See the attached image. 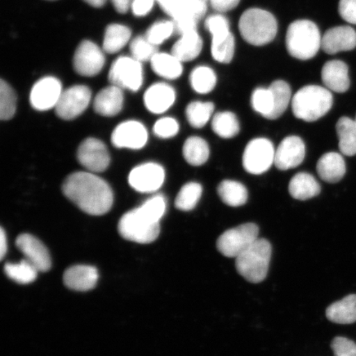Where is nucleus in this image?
I'll list each match as a JSON object with an SVG mask.
<instances>
[{
	"label": "nucleus",
	"instance_id": "obj_43",
	"mask_svg": "<svg viewBox=\"0 0 356 356\" xmlns=\"http://www.w3.org/2000/svg\"><path fill=\"white\" fill-rule=\"evenodd\" d=\"M175 33V24L172 21H161L151 26L145 37L154 46L158 47Z\"/></svg>",
	"mask_w": 356,
	"mask_h": 356
},
{
	"label": "nucleus",
	"instance_id": "obj_8",
	"mask_svg": "<svg viewBox=\"0 0 356 356\" xmlns=\"http://www.w3.org/2000/svg\"><path fill=\"white\" fill-rule=\"evenodd\" d=\"M275 150L273 142L266 138L252 140L245 148L243 165L248 172L261 175L275 163Z\"/></svg>",
	"mask_w": 356,
	"mask_h": 356
},
{
	"label": "nucleus",
	"instance_id": "obj_6",
	"mask_svg": "<svg viewBox=\"0 0 356 356\" xmlns=\"http://www.w3.org/2000/svg\"><path fill=\"white\" fill-rule=\"evenodd\" d=\"M159 222L140 207L124 213L119 221L118 230L122 237L129 241L147 244L158 238Z\"/></svg>",
	"mask_w": 356,
	"mask_h": 356
},
{
	"label": "nucleus",
	"instance_id": "obj_44",
	"mask_svg": "<svg viewBox=\"0 0 356 356\" xmlns=\"http://www.w3.org/2000/svg\"><path fill=\"white\" fill-rule=\"evenodd\" d=\"M178 131H179V124L175 118H163L154 124L155 136L163 139L175 137Z\"/></svg>",
	"mask_w": 356,
	"mask_h": 356
},
{
	"label": "nucleus",
	"instance_id": "obj_4",
	"mask_svg": "<svg viewBox=\"0 0 356 356\" xmlns=\"http://www.w3.org/2000/svg\"><path fill=\"white\" fill-rule=\"evenodd\" d=\"M239 31L249 44L264 46L273 41L277 35V22L270 13L260 8H250L240 17Z\"/></svg>",
	"mask_w": 356,
	"mask_h": 356
},
{
	"label": "nucleus",
	"instance_id": "obj_39",
	"mask_svg": "<svg viewBox=\"0 0 356 356\" xmlns=\"http://www.w3.org/2000/svg\"><path fill=\"white\" fill-rule=\"evenodd\" d=\"M190 82L195 92L200 95H207L215 88L217 78L212 69L207 66H200L191 72Z\"/></svg>",
	"mask_w": 356,
	"mask_h": 356
},
{
	"label": "nucleus",
	"instance_id": "obj_23",
	"mask_svg": "<svg viewBox=\"0 0 356 356\" xmlns=\"http://www.w3.org/2000/svg\"><path fill=\"white\" fill-rule=\"evenodd\" d=\"M123 104L122 89L111 86L97 93L93 106L97 114L110 118L121 113Z\"/></svg>",
	"mask_w": 356,
	"mask_h": 356
},
{
	"label": "nucleus",
	"instance_id": "obj_46",
	"mask_svg": "<svg viewBox=\"0 0 356 356\" xmlns=\"http://www.w3.org/2000/svg\"><path fill=\"white\" fill-rule=\"evenodd\" d=\"M338 10L342 19L356 25V0H340Z\"/></svg>",
	"mask_w": 356,
	"mask_h": 356
},
{
	"label": "nucleus",
	"instance_id": "obj_28",
	"mask_svg": "<svg viewBox=\"0 0 356 356\" xmlns=\"http://www.w3.org/2000/svg\"><path fill=\"white\" fill-rule=\"evenodd\" d=\"M217 191L222 202L227 206L238 207L248 202V190L241 182L233 180L222 181L218 186Z\"/></svg>",
	"mask_w": 356,
	"mask_h": 356
},
{
	"label": "nucleus",
	"instance_id": "obj_7",
	"mask_svg": "<svg viewBox=\"0 0 356 356\" xmlns=\"http://www.w3.org/2000/svg\"><path fill=\"white\" fill-rule=\"evenodd\" d=\"M259 229L248 222L225 231L217 240V249L227 257L237 258L258 239Z\"/></svg>",
	"mask_w": 356,
	"mask_h": 356
},
{
	"label": "nucleus",
	"instance_id": "obj_33",
	"mask_svg": "<svg viewBox=\"0 0 356 356\" xmlns=\"http://www.w3.org/2000/svg\"><path fill=\"white\" fill-rule=\"evenodd\" d=\"M211 127L213 131L222 139H232L240 131L238 120L231 111H220L213 115Z\"/></svg>",
	"mask_w": 356,
	"mask_h": 356
},
{
	"label": "nucleus",
	"instance_id": "obj_32",
	"mask_svg": "<svg viewBox=\"0 0 356 356\" xmlns=\"http://www.w3.org/2000/svg\"><path fill=\"white\" fill-rule=\"evenodd\" d=\"M131 30L121 24H111L106 29L104 39V51L114 54L122 50L130 41Z\"/></svg>",
	"mask_w": 356,
	"mask_h": 356
},
{
	"label": "nucleus",
	"instance_id": "obj_37",
	"mask_svg": "<svg viewBox=\"0 0 356 356\" xmlns=\"http://www.w3.org/2000/svg\"><path fill=\"white\" fill-rule=\"evenodd\" d=\"M202 186L197 182H188L181 188L175 200V207L181 211H190L197 207L202 195Z\"/></svg>",
	"mask_w": 356,
	"mask_h": 356
},
{
	"label": "nucleus",
	"instance_id": "obj_36",
	"mask_svg": "<svg viewBox=\"0 0 356 356\" xmlns=\"http://www.w3.org/2000/svg\"><path fill=\"white\" fill-rule=\"evenodd\" d=\"M215 105L212 102H193L186 109V115L191 127L202 128L210 121Z\"/></svg>",
	"mask_w": 356,
	"mask_h": 356
},
{
	"label": "nucleus",
	"instance_id": "obj_24",
	"mask_svg": "<svg viewBox=\"0 0 356 356\" xmlns=\"http://www.w3.org/2000/svg\"><path fill=\"white\" fill-rule=\"evenodd\" d=\"M346 163L341 154L336 152L325 154L319 159L317 172L321 179L328 184H337L346 175Z\"/></svg>",
	"mask_w": 356,
	"mask_h": 356
},
{
	"label": "nucleus",
	"instance_id": "obj_34",
	"mask_svg": "<svg viewBox=\"0 0 356 356\" xmlns=\"http://www.w3.org/2000/svg\"><path fill=\"white\" fill-rule=\"evenodd\" d=\"M204 25L212 35L211 47L222 46L233 40L234 41V35L229 31V22L224 16L216 15L209 17Z\"/></svg>",
	"mask_w": 356,
	"mask_h": 356
},
{
	"label": "nucleus",
	"instance_id": "obj_17",
	"mask_svg": "<svg viewBox=\"0 0 356 356\" xmlns=\"http://www.w3.org/2000/svg\"><path fill=\"white\" fill-rule=\"evenodd\" d=\"M16 245L24 253L26 260L33 264L38 271L46 273L51 269V259L48 249L34 236L22 234L17 237Z\"/></svg>",
	"mask_w": 356,
	"mask_h": 356
},
{
	"label": "nucleus",
	"instance_id": "obj_30",
	"mask_svg": "<svg viewBox=\"0 0 356 356\" xmlns=\"http://www.w3.org/2000/svg\"><path fill=\"white\" fill-rule=\"evenodd\" d=\"M150 61L154 72L164 79H175L182 74L181 61L172 54L158 52Z\"/></svg>",
	"mask_w": 356,
	"mask_h": 356
},
{
	"label": "nucleus",
	"instance_id": "obj_11",
	"mask_svg": "<svg viewBox=\"0 0 356 356\" xmlns=\"http://www.w3.org/2000/svg\"><path fill=\"white\" fill-rule=\"evenodd\" d=\"M128 181L131 188L139 193H154L165 181V171L158 163H146L133 168Z\"/></svg>",
	"mask_w": 356,
	"mask_h": 356
},
{
	"label": "nucleus",
	"instance_id": "obj_14",
	"mask_svg": "<svg viewBox=\"0 0 356 356\" xmlns=\"http://www.w3.org/2000/svg\"><path fill=\"white\" fill-rule=\"evenodd\" d=\"M63 92L60 80L55 77L40 79L34 84L30 93V102L38 111H47L56 108Z\"/></svg>",
	"mask_w": 356,
	"mask_h": 356
},
{
	"label": "nucleus",
	"instance_id": "obj_20",
	"mask_svg": "<svg viewBox=\"0 0 356 356\" xmlns=\"http://www.w3.org/2000/svg\"><path fill=\"white\" fill-rule=\"evenodd\" d=\"M175 89L164 83L154 84L146 91L144 97L146 108L154 114L165 113L175 104Z\"/></svg>",
	"mask_w": 356,
	"mask_h": 356
},
{
	"label": "nucleus",
	"instance_id": "obj_18",
	"mask_svg": "<svg viewBox=\"0 0 356 356\" xmlns=\"http://www.w3.org/2000/svg\"><path fill=\"white\" fill-rule=\"evenodd\" d=\"M355 47L356 32L350 26H339L329 29L322 38L323 50L329 55L353 51Z\"/></svg>",
	"mask_w": 356,
	"mask_h": 356
},
{
	"label": "nucleus",
	"instance_id": "obj_9",
	"mask_svg": "<svg viewBox=\"0 0 356 356\" xmlns=\"http://www.w3.org/2000/svg\"><path fill=\"white\" fill-rule=\"evenodd\" d=\"M109 81L111 86L136 92L143 84V68L133 57H119L111 67Z\"/></svg>",
	"mask_w": 356,
	"mask_h": 356
},
{
	"label": "nucleus",
	"instance_id": "obj_49",
	"mask_svg": "<svg viewBox=\"0 0 356 356\" xmlns=\"http://www.w3.org/2000/svg\"><path fill=\"white\" fill-rule=\"evenodd\" d=\"M213 10L218 12L232 10L240 2V0H210Z\"/></svg>",
	"mask_w": 356,
	"mask_h": 356
},
{
	"label": "nucleus",
	"instance_id": "obj_25",
	"mask_svg": "<svg viewBox=\"0 0 356 356\" xmlns=\"http://www.w3.org/2000/svg\"><path fill=\"white\" fill-rule=\"evenodd\" d=\"M203 42L197 30L181 35L172 49V54L181 62L193 60L202 52Z\"/></svg>",
	"mask_w": 356,
	"mask_h": 356
},
{
	"label": "nucleus",
	"instance_id": "obj_2",
	"mask_svg": "<svg viewBox=\"0 0 356 356\" xmlns=\"http://www.w3.org/2000/svg\"><path fill=\"white\" fill-rule=\"evenodd\" d=\"M333 97L329 89L308 86L300 89L292 99L293 115L302 121L313 122L324 117L331 110Z\"/></svg>",
	"mask_w": 356,
	"mask_h": 356
},
{
	"label": "nucleus",
	"instance_id": "obj_42",
	"mask_svg": "<svg viewBox=\"0 0 356 356\" xmlns=\"http://www.w3.org/2000/svg\"><path fill=\"white\" fill-rule=\"evenodd\" d=\"M130 50L134 59L142 62L152 60L157 54V47L151 43L145 37H138L131 43Z\"/></svg>",
	"mask_w": 356,
	"mask_h": 356
},
{
	"label": "nucleus",
	"instance_id": "obj_13",
	"mask_svg": "<svg viewBox=\"0 0 356 356\" xmlns=\"http://www.w3.org/2000/svg\"><path fill=\"white\" fill-rule=\"evenodd\" d=\"M79 162L92 172H102L109 167L111 158L104 142L88 138L79 145L77 152Z\"/></svg>",
	"mask_w": 356,
	"mask_h": 356
},
{
	"label": "nucleus",
	"instance_id": "obj_38",
	"mask_svg": "<svg viewBox=\"0 0 356 356\" xmlns=\"http://www.w3.org/2000/svg\"><path fill=\"white\" fill-rule=\"evenodd\" d=\"M4 273L8 278L19 284H30L38 277L39 271L28 260H22L19 264H6Z\"/></svg>",
	"mask_w": 356,
	"mask_h": 356
},
{
	"label": "nucleus",
	"instance_id": "obj_1",
	"mask_svg": "<svg viewBox=\"0 0 356 356\" xmlns=\"http://www.w3.org/2000/svg\"><path fill=\"white\" fill-rule=\"evenodd\" d=\"M62 191L67 198L88 215H105L113 207V193L110 186L92 172L72 173L66 177Z\"/></svg>",
	"mask_w": 356,
	"mask_h": 356
},
{
	"label": "nucleus",
	"instance_id": "obj_16",
	"mask_svg": "<svg viewBox=\"0 0 356 356\" xmlns=\"http://www.w3.org/2000/svg\"><path fill=\"white\" fill-rule=\"evenodd\" d=\"M305 158V145L301 138L292 136L280 142L275 155V165L279 170L300 166Z\"/></svg>",
	"mask_w": 356,
	"mask_h": 356
},
{
	"label": "nucleus",
	"instance_id": "obj_3",
	"mask_svg": "<svg viewBox=\"0 0 356 356\" xmlns=\"http://www.w3.org/2000/svg\"><path fill=\"white\" fill-rule=\"evenodd\" d=\"M286 47L289 55L296 59L310 60L322 47V38L314 22L298 20L289 25L286 34Z\"/></svg>",
	"mask_w": 356,
	"mask_h": 356
},
{
	"label": "nucleus",
	"instance_id": "obj_27",
	"mask_svg": "<svg viewBox=\"0 0 356 356\" xmlns=\"http://www.w3.org/2000/svg\"><path fill=\"white\" fill-rule=\"evenodd\" d=\"M326 316L329 321L338 324L356 322V295H350L328 307Z\"/></svg>",
	"mask_w": 356,
	"mask_h": 356
},
{
	"label": "nucleus",
	"instance_id": "obj_48",
	"mask_svg": "<svg viewBox=\"0 0 356 356\" xmlns=\"http://www.w3.org/2000/svg\"><path fill=\"white\" fill-rule=\"evenodd\" d=\"M154 0H133L131 10L137 17H144L152 10Z\"/></svg>",
	"mask_w": 356,
	"mask_h": 356
},
{
	"label": "nucleus",
	"instance_id": "obj_50",
	"mask_svg": "<svg viewBox=\"0 0 356 356\" xmlns=\"http://www.w3.org/2000/svg\"><path fill=\"white\" fill-rule=\"evenodd\" d=\"M113 6L120 13H126L131 8L133 0H111Z\"/></svg>",
	"mask_w": 356,
	"mask_h": 356
},
{
	"label": "nucleus",
	"instance_id": "obj_47",
	"mask_svg": "<svg viewBox=\"0 0 356 356\" xmlns=\"http://www.w3.org/2000/svg\"><path fill=\"white\" fill-rule=\"evenodd\" d=\"M172 22L175 24V32L176 33L182 35L190 32V31L197 30V21L195 19L182 17V19L172 20Z\"/></svg>",
	"mask_w": 356,
	"mask_h": 356
},
{
	"label": "nucleus",
	"instance_id": "obj_31",
	"mask_svg": "<svg viewBox=\"0 0 356 356\" xmlns=\"http://www.w3.org/2000/svg\"><path fill=\"white\" fill-rule=\"evenodd\" d=\"M341 153L346 156L356 154V122L349 118H341L337 124Z\"/></svg>",
	"mask_w": 356,
	"mask_h": 356
},
{
	"label": "nucleus",
	"instance_id": "obj_29",
	"mask_svg": "<svg viewBox=\"0 0 356 356\" xmlns=\"http://www.w3.org/2000/svg\"><path fill=\"white\" fill-rule=\"evenodd\" d=\"M182 153L190 165L202 166L210 157V148L202 138L193 136L186 140Z\"/></svg>",
	"mask_w": 356,
	"mask_h": 356
},
{
	"label": "nucleus",
	"instance_id": "obj_21",
	"mask_svg": "<svg viewBox=\"0 0 356 356\" xmlns=\"http://www.w3.org/2000/svg\"><path fill=\"white\" fill-rule=\"evenodd\" d=\"M64 283L73 291H88L95 288L99 273L95 266L78 265L70 267L64 274Z\"/></svg>",
	"mask_w": 356,
	"mask_h": 356
},
{
	"label": "nucleus",
	"instance_id": "obj_15",
	"mask_svg": "<svg viewBox=\"0 0 356 356\" xmlns=\"http://www.w3.org/2000/svg\"><path fill=\"white\" fill-rule=\"evenodd\" d=\"M148 141V132L144 124L127 121L118 124L111 135V143L117 148L140 149Z\"/></svg>",
	"mask_w": 356,
	"mask_h": 356
},
{
	"label": "nucleus",
	"instance_id": "obj_41",
	"mask_svg": "<svg viewBox=\"0 0 356 356\" xmlns=\"http://www.w3.org/2000/svg\"><path fill=\"white\" fill-rule=\"evenodd\" d=\"M252 106L257 113L270 120L274 106L273 93L270 88H257L252 95Z\"/></svg>",
	"mask_w": 356,
	"mask_h": 356
},
{
	"label": "nucleus",
	"instance_id": "obj_19",
	"mask_svg": "<svg viewBox=\"0 0 356 356\" xmlns=\"http://www.w3.org/2000/svg\"><path fill=\"white\" fill-rule=\"evenodd\" d=\"M173 20L189 17L197 21L207 10L206 0H156Z\"/></svg>",
	"mask_w": 356,
	"mask_h": 356
},
{
	"label": "nucleus",
	"instance_id": "obj_10",
	"mask_svg": "<svg viewBox=\"0 0 356 356\" xmlns=\"http://www.w3.org/2000/svg\"><path fill=\"white\" fill-rule=\"evenodd\" d=\"M92 99L90 89L84 86L70 87L62 92L55 108L58 117L70 121L88 108Z\"/></svg>",
	"mask_w": 356,
	"mask_h": 356
},
{
	"label": "nucleus",
	"instance_id": "obj_12",
	"mask_svg": "<svg viewBox=\"0 0 356 356\" xmlns=\"http://www.w3.org/2000/svg\"><path fill=\"white\" fill-rule=\"evenodd\" d=\"M105 65V56L95 43L83 41L79 44L74 56V68L82 76L99 74Z\"/></svg>",
	"mask_w": 356,
	"mask_h": 356
},
{
	"label": "nucleus",
	"instance_id": "obj_5",
	"mask_svg": "<svg viewBox=\"0 0 356 356\" xmlns=\"http://www.w3.org/2000/svg\"><path fill=\"white\" fill-rule=\"evenodd\" d=\"M270 257V243L266 239L258 238L236 258V269L248 282L260 283L268 273Z\"/></svg>",
	"mask_w": 356,
	"mask_h": 356
},
{
	"label": "nucleus",
	"instance_id": "obj_45",
	"mask_svg": "<svg viewBox=\"0 0 356 356\" xmlns=\"http://www.w3.org/2000/svg\"><path fill=\"white\" fill-rule=\"evenodd\" d=\"M331 347L335 356H356V344L348 338H334Z\"/></svg>",
	"mask_w": 356,
	"mask_h": 356
},
{
	"label": "nucleus",
	"instance_id": "obj_51",
	"mask_svg": "<svg viewBox=\"0 0 356 356\" xmlns=\"http://www.w3.org/2000/svg\"><path fill=\"white\" fill-rule=\"evenodd\" d=\"M7 249V236L6 232H4V229L1 228V230H0V257H1V259H3V257H6Z\"/></svg>",
	"mask_w": 356,
	"mask_h": 356
},
{
	"label": "nucleus",
	"instance_id": "obj_53",
	"mask_svg": "<svg viewBox=\"0 0 356 356\" xmlns=\"http://www.w3.org/2000/svg\"><path fill=\"white\" fill-rule=\"evenodd\" d=\"M355 122H356V118H355Z\"/></svg>",
	"mask_w": 356,
	"mask_h": 356
},
{
	"label": "nucleus",
	"instance_id": "obj_40",
	"mask_svg": "<svg viewBox=\"0 0 356 356\" xmlns=\"http://www.w3.org/2000/svg\"><path fill=\"white\" fill-rule=\"evenodd\" d=\"M17 96L10 84L1 79L0 82V118L10 120L15 114Z\"/></svg>",
	"mask_w": 356,
	"mask_h": 356
},
{
	"label": "nucleus",
	"instance_id": "obj_22",
	"mask_svg": "<svg viewBox=\"0 0 356 356\" xmlns=\"http://www.w3.org/2000/svg\"><path fill=\"white\" fill-rule=\"evenodd\" d=\"M322 79L329 90L345 92L350 83L348 66L341 60L328 61L323 67Z\"/></svg>",
	"mask_w": 356,
	"mask_h": 356
},
{
	"label": "nucleus",
	"instance_id": "obj_52",
	"mask_svg": "<svg viewBox=\"0 0 356 356\" xmlns=\"http://www.w3.org/2000/svg\"><path fill=\"white\" fill-rule=\"evenodd\" d=\"M83 1L86 2L90 6L101 8L104 6L106 0H83Z\"/></svg>",
	"mask_w": 356,
	"mask_h": 356
},
{
	"label": "nucleus",
	"instance_id": "obj_35",
	"mask_svg": "<svg viewBox=\"0 0 356 356\" xmlns=\"http://www.w3.org/2000/svg\"><path fill=\"white\" fill-rule=\"evenodd\" d=\"M273 97V111L270 120H275L282 117L286 111L291 100V89L286 82L277 80L269 87Z\"/></svg>",
	"mask_w": 356,
	"mask_h": 356
},
{
	"label": "nucleus",
	"instance_id": "obj_26",
	"mask_svg": "<svg viewBox=\"0 0 356 356\" xmlns=\"http://www.w3.org/2000/svg\"><path fill=\"white\" fill-rule=\"evenodd\" d=\"M289 191L293 198L307 200L317 197L321 193V186L313 175L300 172L289 181Z\"/></svg>",
	"mask_w": 356,
	"mask_h": 356
}]
</instances>
